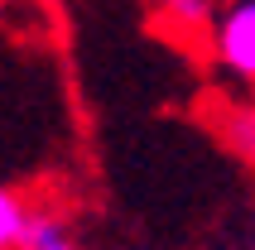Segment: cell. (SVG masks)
I'll use <instances>...</instances> for the list:
<instances>
[{"instance_id":"cell-2","label":"cell","mask_w":255,"mask_h":250,"mask_svg":"<svg viewBox=\"0 0 255 250\" xmlns=\"http://www.w3.org/2000/svg\"><path fill=\"white\" fill-rule=\"evenodd\" d=\"M34 212L24 207V197L0 183V250H24V231Z\"/></svg>"},{"instance_id":"cell-3","label":"cell","mask_w":255,"mask_h":250,"mask_svg":"<svg viewBox=\"0 0 255 250\" xmlns=\"http://www.w3.org/2000/svg\"><path fill=\"white\" fill-rule=\"evenodd\" d=\"M24 250H77V241L68 236V226L48 217V212H34L24 231Z\"/></svg>"},{"instance_id":"cell-1","label":"cell","mask_w":255,"mask_h":250,"mask_svg":"<svg viewBox=\"0 0 255 250\" xmlns=\"http://www.w3.org/2000/svg\"><path fill=\"white\" fill-rule=\"evenodd\" d=\"M212 58L231 77L255 82V0H236L212 24Z\"/></svg>"},{"instance_id":"cell-4","label":"cell","mask_w":255,"mask_h":250,"mask_svg":"<svg viewBox=\"0 0 255 250\" xmlns=\"http://www.w3.org/2000/svg\"><path fill=\"white\" fill-rule=\"evenodd\" d=\"M159 10L183 29H202L212 19V0H159Z\"/></svg>"}]
</instances>
